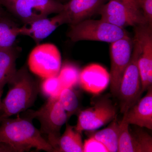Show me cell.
<instances>
[{
    "mask_svg": "<svg viewBox=\"0 0 152 152\" xmlns=\"http://www.w3.org/2000/svg\"><path fill=\"white\" fill-rule=\"evenodd\" d=\"M32 121L26 115L0 120V142L7 145L14 152H28L33 148L56 152Z\"/></svg>",
    "mask_w": 152,
    "mask_h": 152,
    "instance_id": "obj_1",
    "label": "cell"
},
{
    "mask_svg": "<svg viewBox=\"0 0 152 152\" xmlns=\"http://www.w3.org/2000/svg\"><path fill=\"white\" fill-rule=\"evenodd\" d=\"M10 89L2 101L0 120L23 113L34 103L39 92V85L23 66L8 83Z\"/></svg>",
    "mask_w": 152,
    "mask_h": 152,
    "instance_id": "obj_2",
    "label": "cell"
},
{
    "mask_svg": "<svg viewBox=\"0 0 152 152\" xmlns=\"http://www.w3.org/2000/svg\"><path fill=\"white\" fill-rule=\"evenodd\" d=\"M25 115L33 120L37 119L40 124L41 134L46 135L48 141L58 152L59 140L62 127L68 120L65 110L58 98H48V100L37 111H26Z\"/></svg>",
    "mask_w": 152,
    "mask_h": 152,
    "instance_id": "obj_3",
    "label": "cell"
},
{
    "mask_svg": "<svg viewBox=\"0 0 152 152\" xmlns=\"http://www.w3.org/2000/svg\"><path fill=\"white\" fill-rule=\"evenodd\" d=\"M70 26L67 36L73 42L92 41L111 43L129 36L124 29L102 20L88 19Z\"/></svg>",
    "mask_w": 152,
    "mask_h": 152,
    "instance_id": "obj_4",
    "label": "cell"
},
{
    "mask_svg": "<svg viewBox=\"0 0 152 152\" xmlns=\"http://www.w3.org/2000/svg\"><path fill=\"white\" fill-rule=\"evenodd\" d=\"M133 44L131 60L123 75L117 95L120 111L123 114L137 102L142 94L141 80L138 66L140 49L137 43L134 39Z\"/></svg>",
    "mask_w": 152,
    "mask_h": 152,
    "instance_id": "obj_5",
    "label": "cell"
},
{
    "mask_svg": "<svg viewBox=\"0 0 152 152\" xmlns=\"http://www.w3.org/2000/svg\"><path fill=\"white\" fill-rule=\"evenodd\" d=\"M0 4L24 23L60 13L64 7L58 0H0Z\"/></svg>",
    "mask_w": 152,
    "mask_h": 152,
    "instance_id": "obj_6",
    "label": "cell"
},
{
    "mask_svg": "<svg viewBox=\"0 0 152 152\" xmlns=\"http://www.w3.org/2000/svg\"><path fill=\"white\" fill-rule=\"evenodd\" d=\"M61 56L55 45H38L28 58V66L33 74L43 79L58 76L61 67Z\"/></svg>",
    "mask_w": 152,
    "mask_h": 152,
    "instance_id": "obj_7",
    "label": "cell"
},
{
    "mask_svg": "<svg viewBox=\"0 0 152 152\" xmlns=\"http://www.w3.org/2000/svg\"><path fill=\"white\" fill-rule=\"evenodd\" d=\"M134 39L140 49L138 60L142 94L152 86V25L144 24L134 27Z\"/></svg>",
    "mask_w": 152,
    "mask_h": 152,
    "instance_id": "obj_8",
    "label": "cell"
},
{
    "mask_svg": "<svg viewBox=\"0 0 152 152\" xmlns=\"http://www.w3.org/2000/svg\"><path fill=\"white\" fill-rule=\"evenodd\" d=\"M133 45V40L129 36L111 43L110 89L115 96H117L123 75L130 61Z\"/></svg>",
    "mask_w": 152,
    "mask_h": 152,
    "instance_id": "obj_9",
    "label": "cell"
},
{
    "mask_svg": "<svg viewBox=\"0 0 152 152\" xmlns=\"http://www.w3.org/2000/svg\"><path fill=\"white\" fill-rule=\"evenodd\" d=\"M98 13L102 20L123 28L148 24L142 11L131 8L118 0H109L101 7Z\"/></svg>",
    "mask_w": 152,
    "mask_h": 152,
    "instance_id": "obj_10",
    "label": "cell"
},
{
    "mask_svg": "<svg viewBox=\"0 0 152 152\" xmlns=\"http://www.w3.org/2000/svg\"><path fill=\"white\" fill-rule=\"evenodd\" d=\"M117 117V110L110 101L103 99L91 107L80 112L75 129L81 134L83 131H94L107 124Z\"/></svg>",
    "mask_w": 152,
    "mask_h": 152,
    "instance_id": "obj_11",
    "label": "cell"
},
{
    "mask_svg": "<svg viewBox=\"0 0 152 152\" xmlns=\"http://www.w3.org/2000/svg\"><path fill=\"white\" fill-rule=\"evenodd\" d=\"M107 0H69L60 13L64 24H76L98 13Z\"/></svg>",
    "mask_w": 152,
    "mask_h": 152,
    "instance_id": "obj_12",
    "label": "cell"
},
{
    "mask_svg": "<svg viewBox=\"0 0 152 152\" xmlns=\"http://www.w3.org/2000/svg\"><path fill=\"white\" fill-rule=\"evenodd\" d=\"M79 83L86 91L99 94L110 84V73L102 66L91 64L80 72Z\"/></svg>",
    "mask_w": 152,
    "mask_h": 152,
    "instance_id": "obj_13",
    "label": "cell"
},
{
    "mask_svg": "<svg viewBox=\"0 0 152 152\" xmlns=\"http://www.w3.org/2000/svg\"><path fill=\"white\" fill-rule=\"evenodd\" d=\"M147 94L140 99L124 114L121 121L128 124L152 129V86L147 90Z\"/></svg>",
    "mask_w": 152,
    "mask_h": 152,
    "instance_id": "obj_14",
    "label": "cell"
},
{
    "mask_svg": "<svg viewBox=\"0 0 152 152\" xmlns=\"http://www.w3.org/2000/svg\"><path fill=\"white\" fill-rule=\"evenodd\" d=\"M62 25L64 24L61 17L58 14L51 18H42L24 23L19 28V34L30 37L39 44Z\"/></svg>",
    "mask_w": 152,
    "mask_h": 152,
    "instance_id": "obj_15",
    "label": "cell"
},
{
    "mask_svg": "<svg viewBox=\"0 0 152 152\" xmlns=\"http://www.w3.org/2000/svg\"><path fill=\"white\" fill-rule=\"evenodd\" d=\"M18 52L14 46L0 49V91L3 93L4 88L16 72V62Z\"/></svg>",
    "mask_w": 152,
    "mask_h": 152,
    "instance_id": "obj_16",
    "label": "cell"
},
{
    "mask_svg": "<svg viewBox=\"0 0 152 152\" xmlns=\"http://www.w3.org/2000/svg\"><path fill=\"white\" fill-rule=\"evenodd\" d=\"M120 131L121 125L116 117L107 128L98 131L92 136L103 144L109 152H118Z\"/></svg>",
    "mask_w": 152,
    "mask_h": 152,
    "instance_id": "obj_17",
    "label": "cell"
},
{
    "mask_svg": "<svg viewBox=\"0 0 152 152\" xmlns=\"http://www.w3.org/2000/svg\"><path fill=\"white\" fill-rule=\"evenodd\" d=\"M81 134L75 127L67 124L65 132L59 140L58 152H83V143Z\"/></svg>",
    "mask_w": 152,
    "mask_h": 152,
    "instance_id": "obj_18",
    "label": "cell"
},
{
    "mask_svg": "<svg viewBox=\"0 0 152 152\" xmlns=\"http://www.w3.org/2000/svg\"><path fill=\"white\" fill-rule=\"evenodd\" d=\"M118 152H142L137 138L129 129V125L121 121Z\"/></svg>",
    "mask_w": 152,
    "mask_h": 152,
    "instance_id": "obj_19",
    "label": "cell"
},
{
    "mask_svg": "<svg viewBox=\"0 0 152 152\" xmlns=\"http://www.w3.org/2000/svg\"><path fill=\"white\" fill-rule=\"evenodd\" d=\"M19 28L10 20L0 18V49L14 46L19 35Z\"/></svg>",
    "mask_w": 152,
    "mask_h": 152,
    "instance_id": "obj_20",
    "label": "cell"
},
{
    "mask_svg": "<svg viewBox=\"0 0 152 152\" xmlns=\"http://www.w3.org/2000/svg\"><path fill=\"white\" fill-rule=\"evenodd\" d=\"M58 99L66 113L69 120L79 109V100L77 95L72 88H63Z\"/></svg>",
    "mask_w": 152,
    "mask_h": 152,
    "instance_id": "obj_21",
    "label": "cell"
},
{
    "mask_svg": "<svg viewBox=\"0 0 152 152\" xmlns=\"http://www.w3.org/2000/svg\"><path fill=\"white\" fill-rule=\"evenodd\" d=\"M80 72L75 66L66 64L61 67L58 75L63 88H71L79 83Z\"/></svg>",
    "mask_w": 152,
    "mask_h": 152,
    "instance_id": "obj_22",
    "label": "cell"
},
{
    "mask_svg": "<svg viewBox=\"0 0 152 152\" xmlns=\"http://www.w3.org/2000/svg\"><path fill=\"white\" fill-rule=\"evenodd\" d=\"M43 79L41 86L43 94L48 98H58L63 88L58 76Z\"/></svg>",
    "mask_w": 152,
    "mask_h": 152,
    "instance_id": "obj_23",
    "label": "cell"
},
{
    "mask_svg": "<svg viewBox=\"0 0 152 152\" xmlns=\"http://www.w3.org/2000/svg\"><path fill=\"white\" fill-rule=\"evenodd\" d=\"M137 139L142 152H152V137L145 131L137 129L132 132Z\"/></svg>",
    "mask_w": 152,
    "mask_h": 152,
    "instance_id": "obj_24",
    "label": "cell"
},
{
    "mask_svg": "<svg viewBox=\"0 0 152 152\" xmlns=\"http://www.w3.org/2000/svg\"><path fill=\"white\" fill-rule=\"evenodd\" d=\"M83 152H109L107 149L93 136L85 141Z\"/></svg>",
    "mask_w": 152,
    "mask_h": 152,
    "instance_id": "obj_25",
    "label": "cell"
},
{
    "mask_svg": "<svg viewBox=\"0 0 152 152\" xmlns=\"http://www.w3.org/2000/svg\"><path fill=\"white\" fill-rule=\"evenodd\" d=\"M139 3L147 23L152 25V0H139Z\"/></svg>",
    "mask_w": 152,
    "mask_h": 152,
    "instance_id": "obj_26",
    "label": "cell"
},
{
    "mask_svg": "<svg viewBox=\"0 0 152 152\" xmlns=\"http://www.w3.org/2000/svg\"><path fill=\"white\" fill-rule=\"evenodd\" d=\"M131 8L141 10L139 0H118Z\"/></svg>",
    "mask_w": 152,
    "mask_h": 152,
    "instance_id": "obj_27",
    "label": "cell"
},
{
    "mask_svg": "<svg viewBox=\"0 0 152 152\" xmlns=\"http://www.w3.org/2000/svg\"><path fill=\"white\" fill-rule=\"evenodd\" d=\"M0 152H14L10 147L0 142Z\"/></svg>",
    "mask_w": 152,
    "mask_h": 152,
    "instance_id": "obj_28",
    "label": "cell"
},
{
    "mask_svg": "<svg viewBox=\"0 0 152 152\" xmlns=\"http://www.w3.org/2000/svg\"><path fill=\"white\" fill-rule=\"evenodd\" d=\"M2 94L3 93L0 91V113L1 112L2 109V101H1V96Z\"/></svg>",
    "mask_w": 152,
    "mask_h": 152,
    "instance_id": "obj_29",
    "label": "cell"
},
{
    "mask_svg": "<svg viewBox=\"0 0 152 152\" xmlns=\"http://www.w3.org/2000/svg\"><path fill=\"white\" fill-rule=\"evenodd\" d=\"M1 5L0 4V18L2 16V14L3 13L2 10V8L1 7Z\"/></svg>",
    "mask_w": 152,
    "mask_h": 152,
    "instance_id": "obj_30",
    "label": "cell"
},
{
    "mask_svg": "<svg viewBox=\"0 0 152 152\" xmlns=\"http://www.w3.org/2000/svg\"><path fill=\"white\" fill-rule=\"evenodd\" d=\"M63 1H69V0H63Z\"/></svg>",
    "mask_w": 152,
    "mask_h": 152,
    "instance_id": "obj_31",
    "label": "cell"
}]
</instances>
